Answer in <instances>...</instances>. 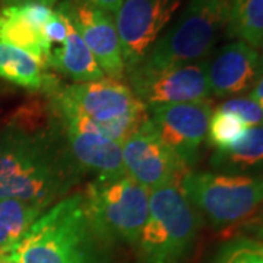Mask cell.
<instances>
[{
  "mask_svg": "<svg viewBox=\"0 0 263 263\" xmlns=\"http://www.w3.org/2000/svg\"><path fill=\"white\" fill-rule=\"evenodd\" d=\"M183 0H124L116 13L126 72L145 60L181 6Z\"/></svg>",
  "mask_w": 263,
  "mask_h": 263,
  "instance_id": "cell-11",
  "label": "cell"
},
{
  "mask_svg": "<svg viewBox=\"0 0 263 263\" xmlns=\"http://www.w3.org/2000/svg\"><path fill=\"white\" fill-rule=\"evenodd\" d=\"M200 214L180 183L152 190L149 216L136 243L141 263H183L196 243Z\"/></svg>",
  "mask_w": 263,
  "mask_h": 263,
  "instance_id": "cell-3",
  "label": "cell"
},
{
  "mask_svg": "<svg viewBox=\"0 0 263 263\" xmlns=\"http://www.w3.org/2000/svg\"><path fill=\"white\" fill-rule=\"evenodd\" d=\"M214 263H263V243L247 235L235 237L219 249Z\"/></svg>",
  "mask_w": 263,
  "mask_h": 263,
  "instance_id": "cell-22",
  "label": "cell"
},
{
  "mask_svg": "<svg viewBox=\"0 0 263 263\" xmlns=\"http://www.w3.org/2000/svg\"><path fill=\"white\" fill-rule=\"evenodd\" d=\"M233 0H190L139 66L165 67L208 60L227 31Z\"/></svg>",
  "mask_w": 263,
  "mask_h": 263,
  "instance_id": "cell-4",
  "label": "cell"
},
{
  "mask_svg": "<svg viewBox=\"0 0 263 263\" xmlns=\"http://www.w3.org/2000/svg\"><path fill=\"white\" fill-rule=\"evenodd\" d=\"M263 75V50L259 53V78Z\"/></svg>",
  "mask_w": 263,
  "mask_h": 263,
  "instance_id": "cell-30",
  "label": "cell"
},
{
  "mask_svg": "<svg viewBox=\"0 0 263 263\" xmlns=\"http://www.w3.org/2000/svg\"><path fill=\"white\" fill-rule=\"evenodd\" d=\"M108 247L79 192L48 208L8 256L15 263H114Z\"/></svg>",
  "mask_w": 263,
  "mask_h": 263,
  "instance_id": "cell-2",
  "label": "cell"
},
{
  "mask_svg": "<svg viewBox=\"0 0 263 263\" xmlns=\"http://www.w3.org/2000/svg\"><path fill=\"white\" fill-rule=\"evenodd\" d=\"M0 263H15V262L10 259L8 254H5V256H0Z\"/></svg>",
  "mask_w": 263,
  "mask_h": 263,
  "instance_id": "cell-31",
  "label": "cell"
},
{
  "mask_svg": "<svg viewBox=\"0 0 263 263\" xmlns=\"http://www.w3.org/2000/svg\"><path fill=\"white\" fill-rule=\"evenodd\" d=\"M60 94L108 139L122 145L148 119V108L129 85L103 78L60 88Z\"/></svg>",
  "mask_w": 263,
  "mask_h": 263,
  "instance_id": "cell-7",
  "label": "cell"
},
{
  "mask_svg": "<svg viewBox=\"0 0 263 263\" xmlns=\"http://www.w3.org/2000/svg\"><path fill=\"white\" fill-rule=\"evenodd\" d=\"M48 100L63 122L72 155L85 174L94 173L95 177H100L126 173L120 143L104 136L94 123L89 122L60 94V89L50 95Z\"/></svg>",
  "mask_w": 263,
  "mask_h": 263,
  "instance_id": "cell-9",
  "label": "cell"
},
{
  "mask_svg": "<svg viewBox=\"0 0 263 263\" xmlns=\"http://www.w3.org/2000/svg\"><path fill=\"white\" fill-rule=\"evenodd\" d=\"M216 108L224 113L235 116L237 119H240L245 123L247 127L263 126V107L249 95L228 98L222 104H219Z\"/></svg>",
  "mask_w": 263,
  "mask_h": 263,
  "instance_id": "cell-23",
  "label": "cell"
},
{
  "mask_svg": "<svg viewBox=\"0 0 263 263\" xmlns=\"http://www.w3.org/2000/svg\"><path fill=\"white\" fill-rule=\"evenodd\" d=\"M260 222H263V206L259 209V212L257 214H254L247 222H245L243 226H246V224H260Z\"/></svg>",
  "mask_w": 263,
  "mask_h": 263,
  "instance_id": "cell-29",
  "label": "cell"
},
{
  "mask_svg": "<svg viewBox=\"0 0 263 263\" xmlns=\"http://www.w3.org/2000/svg\"><path fill=\"white\" fill-rule=\"evenodd\" d=\"M122 158L126 174L151 192L180 183L189 171L184 162L162 142L149 116L122 143Z\"/></svg>",
  "mask_w": 263,
  "mask_h": 263,
  "instance_id": "cell-10",
  "label": "cell"
},
{
  "mask_svg": "<svg viewBox=\"0 0 263 263\" xmlns=\"http://www.w3.org/2000/svg\"><path fill=\"white\" fill-rule=\"evenodd\" d=\"M44 3L47 6H54L57 0H0V6L2 8H8V6H16V5H24V3Z\"/></svg>",
  "mask_w": 263,
  "mask_h": 263,
  "instance_id": "cell-26",
  "label": "cell"
},
{
  "mask_svg": "<svg viewBox=\"0 0 263 263\" xmlns=\"http://www.w3.org/2000/svg\"><path fill=\"white\" fill-rule=\"evenodd\" d=\"M57 10L78 31L104 75L120 81L126 73V65L114 16L81 0H62Z\"/></svg>",
  "mask_w": 263,
  "mask_h": 263,
  "instance_id": "cell-13",
  "label": "cell"
},
{
  "mask_svg": "<svg viewBox=\"0 0 263 263\" xmlns=\"http://www.w3.org/2000/svg\"><path fill=\"white\" fill-rule=\"evenodd\" d=\"M84 176L50 100L21 107L0 129V199L48 209L69 196Z\"/></svg>",
  "mask_w": 263,
  "mask_h": 263,
  "instance_id": "cell-1",
  "label": "cell"
},
{
  "mask_svg": "<svg viewBox=\"0 0 263 263\" xmlns=\"http://www.w3.org/2000/svg\"><path fill=\"white\" fill-rule=\"evenodd\" d=\"M180 187L197 212L216 230L243 226L263 206V174L189 170L180 180Z\"/></svg>",
  "mask_w": 263,
  "mask_h": 263,
  "instance_id": "cell-6",
  "label": "cell"
},
{
  "mask_svg": "<svg viewBox=\"0 0 263 263\" xmlns=\"http://www.w3.org/2000/svg\"><path fill=\"white\" fill-rule=\"evenodd\" d=\"M212 111V103L203 100L149 107L148 116L162 142L190 168L206 139Z\"/></svg>",
  "mask_w": 263,
  "mask_h": 263,
  "instance_id": "cell-12",
  "label": "cell"
},
{
  "mask_svg": "<svg viewBox=\"0 0 263 263\" xmlns=\"http://www.w3.org/2000/svg\"><path fill=\"white\" fill-rule=\"evenodd\" d=\"M0 41L27 51L48 67L51 48L46 41L43 31L32 27L24 18L18 6L0 9Z\"/></svg>",
  "mask_w": 263,
  "mask_h": 263,
  "instance_id": "cell-18",
  "label": "cell"
},
{
  "mask_svg": "<svg viewBox=\"0 0 263 263\" xmlns=\"http://www.w3.org/2000/svg\"><path fill=\"white\" fill-rule=\"evenodd\" d=\"M151 190L126 173L94 177L84 192L95 231L110 246H136L149 216Z\"/></svg>",
  "mask_w": 263,
  "mask_h": 263,
  "instance_id": "cell-5",
  "label": "cell"
},
{
  "mask_svg": "<svg viewBox=\"0 0 263 263\" xmlns=\"http://www.w3.org/2000/svg\"><path fill=\"white\" fill-rule=\"evenodd\" d=\"M249 97H252L256 103H259L263 107V75L256 81V84L249 92Z\"/></svg>",
  "mask_w": 263,
  "mask_h": 263,
  "instance_id": "cell-27",
  "label": "cell"
},
{
  "mask_svg": "<svg viewBox=\"0 0 263 263\" xmlns=\"http://www.w3.org/2000/svg\"><path fill=\"white\" fill-rule=\"evenodd\" d=\"M0 79L47 97L62 88L57 76L35 57L3 41H0Z\"/></svg>",
  "mask_w": 263,
  "mask_h": 263,
  "instance_id": "cell-15",
  "label": "cell"
},
{
  "mask_svg": "<svg viewBox=\"0 0 263 263\" xmlns=\"http://www.w3.org/2000/svg\"><path fill=\"white\" fill-rule=\"evenodd\" d=\"M243 227V230H245L246 233H249V237H252V238H256V240H259V241H262L263 243V222L260 224H246Z\"/></svg>",
  "mask_w": 263,
  "mask_h": 263,
  "instance_id": "cell-28",
  "label": "cell"
},
{
  "mask_svg": "<svg viewBox=\"0 0 263 263\" xmlns=\"http://www.w3.org/2000/svg\"><path fill=\"white\" fill-rule=\"evenodd\" d=\"M247 129L249 127L240 119L216 108L212 111L209 120L206 139L215 149H224L234 145Z\"/></svg>",
  "mask_w": 263,
  "mask_h": 263,
  "instance_id": "cell-21",
  "label": "cell"
},
{
  "mask_svg": "<svg viewBox=\"0 0 263 263\" xmlns=\"http://www.w3.org/2000/svg\"><path fill=\"white\" fill-rule=\"evenodd\" d=\"M44 38L48 43L50 48L59 47L65 43L66 35H67V18L62 12L54 10L53 16L48 19V22L43 28Z\"/></svg>",
  "mask_w": 263,
  "mask_h": 263,
  "instance_id": "cell-24",
  "label": "cell"
},
{
  "mask_svg": "<svg viewBox=\"0 0 263 263\" xmlns=\"http://www.w3.org/2000/svg\"><path fill=\"white\" fill-rule=\"evenodd\" d=\"M259 50L235 40L208 59L211 95L228 100L250 92L259 79Z\"/></svg>",
  "mask_w": 263,
  "mask_h": 263,
  "instance_id": "cell-14",
  "label": "cell"
},
{
  "mask_svg": "<svg viewBox=\"0 0 263 263\" xmlns=\"http://www.w3.org/2000/svg\"><path fill=\"white\" fill-rule=\"evenodd\" d=\"M47 208L19 199H0V256L9 254Z\"/></svg>",
  "mask_w": 263,
  "mask_h": 263,
  "instance_id": "cell-19",
  "label": "cell"
},
{
  "mask_svg": "<svg viewBox=\"0 0 263 263\" xmlns=\"http://www.w3.org/2000/svg\"><path fill=\"white\" fill-rule=\"evenodd\" d=\"M48 67L60 72L75 82H92L105 78L94 54L67 19V35L65 43L51 48Z\"/></svg>",
  "mask_w": 263,
  "mask_h": 263,
  "instance_id": "cell-17",
  "label": "cell"
},
{
  "mask_svg": "<svg viewBox=\"0 0 263 263\" xmlns=\"http://www.w3.org/2000/svg\"><path fill=\"white\" fill-rule=\"evenodd\" d=\"M81 2L88 3V5H91L94 8L104 10L105 13H108L111 16H116V13L122 8L124 0H81Z\"/></svg>",
  "mask_w": 263,
  "mask_h": 263,
  "instance_id": "cell-25",
  "label": "cell"
},
{
  "mask_svg": "<svg viewBox=\"0 0 263 263\" xmlns=\"http://www.w3.org/2000/svg\"><path fill=\"white\" fill-rule=\"evenodd\" d=\"M227 35L263 50V0H233Z\"/></svg>",
  "mask_w": 263,
  "mask_h": 263,
  "instance_id": "cell-20",
  "label": "cell"
},
{
  "mask_svg": "<svg viewBox=\"0 0 263 263\" xmlns=\"http://www.w3.org/2000/svg\"><path fill=\"white\" fill-rule=\"evenodd\" d=\"M209 165L211 171L224 174H263V126L249 127L234 145L214 151Z\"/></svg>",
  "mask_w": 263,
  "mask_h": 263,
  "instance_id": "cell-16",
  "label": "cell"
},
{
  "mask_svg": "<svg viewBox=\"0 0 263 263\" xmlns=\"http://www.w3.org/2000/svg\"><path fill=\"white\" fill-rule=\"evenodd\" d=\"M127 73L132 91L146 108L203 101L211 95L208 60L165 67L136 66Z\"/></svg>",
  "mask_w": 263,
  "mask_h": 263,
  "instance_id": "cell-8",
  "label": "cell"
}]
</instances>
